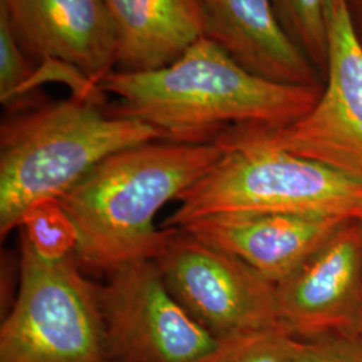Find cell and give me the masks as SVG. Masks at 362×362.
<instances>
[{
  "label": "cell",
  "mask_w": 362,
  "mask_h": 362,
  "mask_svg": "<svg viewBox=\"0 0 362 362\" xmlns=\"http://www.w3.org/2000/svg\"><path fill=\"white\" fill-rule=\"evenodd\" d=\"M117 116L139 119L172 143L215 144L242 128H282L305 116L322 86H290L250 74L209 39L172 65L146 73L113 70L100 83Z\"/></svg>",
  "instance_id": "obj_1"
},
{
  "label": "cell",
  "mask_w": 362,
  "mask_h": 362,
  "mask_svg": "<svg viewBox=\"0 0 362 362\" xmlns=\"http://www.w3.org/2000/svg\"><path fill=\"white\" fill-rule=\"evenodd\" d=\"M221 153L218 144L155 140L106 157L58 200L76 227L81 269L107 275L155 260L173 231L156 227L157 214L179 200Z\"/></svg>",
  "instance_id": "obj_2"
},
{
  "label": "cell",
  "mask_w": 362,
  "mask_h": 362,
  "mask_svg": "<svg viewBox=\"0 0 362 362\" xmlns=\"http://www.w3.org/2000/svg\"><path fill=\"white\" fill-rule=\"evenodd\" d=\"M163 140L139 119L77 97L26 106L0 127V235L21 228L27 211L59 200L106 157Z\"/></svg>",
  "instance_id": "obj_3"
},
{
  "label": "cell",
  "mask_w": 362,
  "mask_h": 362,
  "mask_svg": "<svg viewBox=\"0 0 362 362\" xmlns=\"http://www.w3.org/2000/svg\"><path fill=\"white\" fill-rule=\"evenodd\" d=\"M219 160L179 197L164 221L179 228L226 212H282L357 218L362 182L321 163L233 134L216 141Z\"/></svg>",
  "instance_id": "obj_4"
},
{
  "label": "cell",
  "mask_w": 362,
  "mask_h": 362,
  "mask_svg": "<svg viewBox=\"0 0 362 362\" xmlns=\"http://www.w3.org/2000/svg\"><path fill=\"white\" fill-rule=\"evenodd\" d=\"M21 276L0 326V362H115L100 306L74 255L40 258L21 239Z\"/></svg>",
  "instance_id": "obj_5"
},
{
  "label": "cell",
  "mask_w": 362,
  "mask_h": 362,
  "mask_svg": "<svg viewBox=\"0 0 362 362\" xmlns=\"http://www.w3.org/2000/svg\"><path fill=\"white\" fill-rule=\"evenodd\" d=\"M325 81L318 101L297 121L275 129L243 128L226 134L309 158L362 182V47L345 0L327 4Z\"/></svg>",
  "instance_id": "obj_6"
},
{
  "label": "cell",
  "mask_w": 362,
  "mask_h": 362,
  "mask_svg": "<svg viewBox=\"0 0 362 362\" xmlns=\"http://www.w3.org/2000/svg\"><path fill=\"white\" fill-rule=\"evenodd\" d=\"M153 262L169 293L215 338L284 329L276 285L233 254L173 228Z\"/></svg>",
  "instance_id": "obj_7"
},
{
  "label": "cell",
  "mask_w": 362,
  "mask_h": 362,
  "mask_svg": "<svg viewBox=\"0 0 362 362\" xmlns=\"http://www.w3.org/2000/svg\"><path fill=\"white\" fill-rule=\"evenodd\" d=\"M98 297L115 362H197L218 339L169 293L153 260L107 274Z\"/></svg>",
  "instance_id": "obj_8"
},
{
  "label": "cell",
  "mask_w": 362,
  "mask_h": 362,
  "mask_svg": "<svg viewBox=\"0 0 362 362\" xmlns=\"http://www.w3.org/2000/svg\"><path fill=\"white\" fill-rule=\"evenodd\" d=\"M282 327L300 341L362 336V226L345 220L276 284Z\"/></svg>",
  "instance_id": "obj_9"
},
{
  "label": "cell",
  "mask_w": 362,
  "mask_h": 362,
  "mask_svg": "<svg viewBox=\"0 0 362 362\" xmlns=\"http://www.w3.org/2000/svg\"><path fill=\"white\" fill-rule=\"evenodd\" d=\"M0 15L35 62L62 61L97 85L116 67V31L105 0H0Z\"/></svg>",
  "instance_id": "obj_10"
},
{
  "label": "cell",
  "mask_w": 362,
  "mask_h": 362,
  "mask_svg": "<svg viewBox=\"0 0 362 362\" xmlns=\"http://www.w3.org/2000/svg\"><path fill=\"white\" fill-rule=\"evenodd\" d=\"M348 219L313 214L226 212L179 228L242 259L276 285Z\"/></svg>",
  "instance_id": "obj_11"
},
{
  "label": "cell",
  "mask_w": 362,
  "mask_h": 362,
  "mask_svg": "<svg viewBox=\"0 0 362 362\" xmlns=\"http://www.w3.org/2000/svg\"><path fill=\"white\" fill-rule=\"evenodd\" d=\"M204 35L255 77L290 86H322V77L287 34L272 0H200Z\"/></svg>",
  "instance_id": "obj_12"
},
{
  "label": "cell",
  "mask_w": 362,
  "mask_h": 362,
  "mask_svg": "<svg viewBox=\"0 0 362 362\" xmlns=\"http://www.w3.org/2000/svg\"><path fill=\"white\" fill-rule=\"evenodd\" d=\"M116 31L117 71L146 73L176 62L204 35L200 0H105Z\"/></svg>",
  "instance_id": "obj_13"
},
{
  "label": "cell",
  "mask_w": 362,
  "mask_h": 362,
  "mask_svg": "<svg viewBox=\"0 0 362 362\" xmlns=\"http://www.w3.org/2000/svg\"><path fill=\"white\" fill-rule=\"evenodd\" d=\"M197 362H310V357L305 341L284 329H262L218 338Z\"/></svg>",
  "instance_id": "obj_14"
},
{
  "label": "cell",
  "mask_w": 362,
  "mask_h": 362,
  "mask_svg": "<svg viewBox=\"0 0 362 362\" xmlns=\"http://www.w3.org/2000/svg\"><path fill=\"white\" fill-rule=\"evenodd\" d=\"M287 34L308 55L321 77L327 70L329 0H272Z\"/></svg>",
  "instance_id": "obj_15"
},
{
  "label": "cell",
  "mask_w": 362,
  "mask_h": 362,
  "mask_svg": "<svg viewBox=\"0 0 362 362\" xmlns=\"http://www.w3.org/2000/svg\"><path fill=\"white\" fill-rule=\"evenodd\" d=\"M19 230L21 238L40 258L61 260L74 255L76 227L58 200H46L30 208Z\"/></svg>",
  "instance_id": "obj_16"
},
{
  "label": "cell",
  "mask_w": 362,
  "mask_h": 362,
  "mask_svg": "<svg viewBox=\"0 0 362 362\" xmlns=\"http://www.w3.org/2000/svg\"><path fill=\"white\" fill-rule=\"evenodd\" d=\"M34 65L13 37L6 18L0 15V101L7 107L21 103V94Z\"/></svg>",
  "instance_id": "obj_17"
},
{
  "label": "cell",
  "mask_w": 362,
  "mask_h": 362,
  "mask_svg": "<svg viewBox=\"0 0 362 362\" xmlns=\"http://www.w3.org/2000/svg\"><path fill=\"white\" fill-rule=\"evenodd\" d=\"M305 342L310 362H362V336H327Z\"/></svg>",
  "instance_id": "obj_18"
},
{
  "label": "cell",
  "mask_w": 362,
  "mask_h": 362,
  "mask_svg": "<svg viewBox=\"0 0 362 362\" xmlns=\"http://www.w3.org/2000/svg\"><path fill=\"white\" fill-rule=\"evenodd\" d=\"M354 37L362 47V0H345Z\"/></svg>",
  "instance_id": "obj_19"
},
{
  "label": "cell",
  "mask_w": 362,
  "mask_h": 362,
  "mask_svg": "<svg viewBox=\"0 0 362 362\" xmlns=\"http://www.w3.org/2000/svg\"><path fill=\"white\" fill-rule=\"evenodd\" d=\"M357 219L360 220V223H361V226H362V211H361V214H360V215H358V216H357Z\"/></svg>",
  "instance_id": "obj_20"
}]
</instances>
